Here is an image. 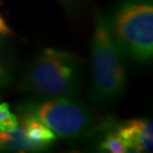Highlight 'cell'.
<instances>
[{
  "label": "cell",
  "mask_w": 153,
  "mask_h": 153,
  "mask_svg": "<svg viewBox=\"0 0 153 153\" xmlns=\"http://www.w3.org/2000/svg\"><path fill=\"white\" fill-rule=\"evenodd\" d=\"M79 71L78 57L62 50L45 49L27 73L25 85L40 97H69L78 88Z\"/></svg>",
  "instance_id": "obj_1"
},
{
  "label": "cell",
  "mask_w": 153,
  "mask_h": 153,
  "mask_svg": "<svg viewBox=\"0 0 153 153\" xmlns=\"http://www.w3.org/2000/svg\"><path fill=\"white\" fill-rule=\"evenodd\" d=\"M92 79L95 95L112 100L120 95L126 85L125 68L107 19L97 22L92 41Z\"/></svg>",
  "instance_id": "obj_2"
},
{
  "label": "cell",
  "mask_w": 153,
  "mask_h": 153,
  "mask_svg": "<svg viewBox=\"0 0 153 153\" xmlns=\"http://www.w3.org/2000/svg\"><path fill=\"white\" fill-rule=\"evenodd\" d=\"M117 40L138 61H146L153 55V7L145 2L124 6L116 16Z\"/></svg>",
  "instance_id": "obj_3"
},
{
  "label": "cell",
  "mask_w": 153,
  "mask_h": 153,
  "mask_svg": "<svg viewBox=\"0 0 153 153\" xmlns=\"http://www.w3.org/2000/svg\"><path fill=\"white\" fill-rule=\"evenodd\" d=\"M30 114L59 137L78 136L92 124V115L88 108L68 97L53 98L34 107Z\"/></svg>",
  "instance_id": "obj_4"
},
{
  "label": "cell",
  "mask_w": 153,
  "mask_h": 153,
  "mask_svg": "<svg viewBox=\"0 0 153 153\" xmlns=\"http://www.w3.org/2000/svg\"><path fill=\"white\" fill-rule=\"evenodd\" d=\"M117 134L121 137L128 150L136 152L152 151L153 131L152 121L134 119L127 121L118 129Z\"/></svg>",
  "instance_id": "obj_5"
},
{
  "label": "cell",
  "mask_w": 153,
  "mask_h": 153,
  "mask_svg": "<svg viewBox=\"0 0 153 153\" xmlns=\"http://www.w3.org/2000/svg\"><path fill=\"white\" fill-rule=\"evenodd\" d=\"M24 134L30 142H32L38 150H42L49 146L50 143L56 140V134L39 120L32 114L24 117L22 121Z\"/></svg>",
  "instance_id": "obj_6"
},
{
  "label": "cell",
  "mask_w": 153,
  "mask_h": 153,
  "mask_svg": "<svg viewBox=\"0 0 153 153\" xmlns=\"http://www.w3.org/2000/svg\"><path fill=\"white\" fill-rule=\"evenodd\" d=\"M0 150L34 151L38 149L26 138L22 125H19L18 128L14 131H0Z\"/></svg>",
  "instance_id": "obj_7"
},
{
  "label": "cell",
  "mask_w": 153,
  "mask_h": 153,
  "mask_svg": "<svg viewBox=\"0 0 153 153\" xmlns=\"http://www.w3.org/2000/svg\"><path fill=\"white\" fill-rule=\"evenodd\" d=\"M18 120L16 116L11 114L8 103H0V131H14L18 128Z\"/></svg>",
  "instance_id": "obj_8"
},
{
  "label": "cell",
  "mask_w": 153,
  "mask_h": 153,
  "mask_svg": "<svg viewBox=\"0 0 153 153\" xmlns=\"http://www.w3.org/2000/svg\"><path fill=\"white\" fill-rule=\"evenodd\" d=\"M100 148L103 151H108L111 153H125L128 152L129 150L126 146L124 141L121 140V137L116 133V134H110L107 135L103 142L101 143Z\"/></svg>",
  "instance_id": "obj_9"
},
{
  "label": "cell",
  "mask_w": 153,
  "mask_h": 153,
  "mask_svg": "<svg viewBox=\"0 0 153 153\" xmlns=\"http://www.w3.org/2000/svg\"><path fill=\"white\" fill-rule=\"evenodd\" d=\"M11 81V74L9 69L0 62V88L8 85Z\"/></svg>",
  "instance_id": "obj_10"
},
{
  "label": "cell",
  "mask_w": 153,
  "mask_h": 153,
  "mask_svg": "<svg viewBox=\"0 0 153 153\" xmlns=\"http://www.w3.org/2000/svg\"><path fill=\"white\" fill-rule=\"evenodd\" d=\"M10 28L7 26V24L4 21V18L0 16V35H10Z\"/></svg>",
  "instance_id": "obj_11"
},
{
  "label": "cell",
  "mask_w": 153,
  "mask_h": 153,
  "mask_svg": "<svg viewBox=\"0 0 153 153\" xmlns=\"http://www.w3.org/2000/svg\"><path fill=\"white\" fill-rule=\"evenodd\" d=\"M2 40H4V39L0 36V50H1V47H2Z\"/></svg>",
  "instance_id": "obj_12"
}]
</instances>
